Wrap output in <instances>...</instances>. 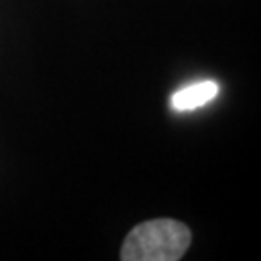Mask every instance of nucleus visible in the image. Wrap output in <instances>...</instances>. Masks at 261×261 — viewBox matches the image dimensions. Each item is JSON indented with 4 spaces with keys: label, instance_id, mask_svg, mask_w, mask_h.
<instances>
[{
    "label": "nucleus",
    "instance_id": "nucleus-2",
    "mask_svg": "<svg viewBox=\"0 0 261 261\" xmlns=\"http://www.w3.org/2000/svg\"><path fill=\"white\" fill-rule=\"evenodd\" d=\"M217 95H219V85L207 80V82H197V84L182 87L180 91L172 95L170 103H172V109H176L178 112H188L211 103Z\"/></svg>",
    "mask_w": 261,
    "mask_h": 261
},
{
    "label": "nucleus",
    "instance_id": "nucleus-1",
    "mask_svg": "<svg viewBox=\"0 0 261 261\" xmlns=\"http://www.w3.org/2000/svg\"><path fill=\"white\" fill-rule=\"evenodd\" d=\"M192 244V232L174 219L136 224L122 244V261H178Z\"/></svg>",
    "mask_w": 261,
    "mask_h": 261
}]
</instances>
